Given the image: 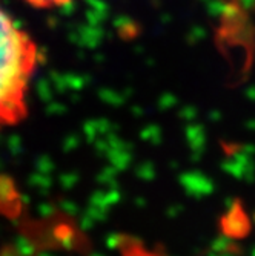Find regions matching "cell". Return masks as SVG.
<instances>
[{
    "label": "cell",
    "instance_id": "cell-1",
    "mask_svg": "<svg viewBox=\"0 0 255 256\" xmlns=\"http://www.w3.org/2000/svg\"><path fill=\"white\" fill-rule=\"evenodd\" d=\"M36 68V43L0 5V129L17 124L27 115Z\"/></svg>",
    "mask_w": 255,
    "mask_h": 256
},
{
    "label": "cell",
    "instance_id": "cell-2",
    "mask_svg": "<svg viewBox=\"0 0 255 256\" xmlns=\"http://www.w3.org/2000/svg\"><path fill=\"white\" fill-rule=\"evenodd\" d=\"M252 222L240 200H234L220 218L221 235L229 241H238L250 234Z\"/></svg>",
    "mask_w": 255,
    "mask_h": 256
},
{
    "label": "cell",
    "instance_id": "cell-3",
    "mask_svg": "<svg viewBox=\"0 0 255 256\" xmlns=\"http://www.w3.org/2000/svg\"><path fill=\"white\" fill-rule=\"evenodd\" d=\"M20 198L11 178L0 175V214L5 216H14L19 214Z\"/></svg>",
    "mask_w": 255,
    "mask_h": 256
},
{
    "label": "cell",
    "instance_id": "cell-4",
    "mask_svg": "<svg viewBox=\"0 0 255 256\" xmlns=\"http://www.w3.org/2000/svg\"><path fill=\"white\" fill-rule=\"evenodd\" d=\"M122 247V252H123V256H161L152 250H148L146 247L140 246L137 241L128 238L125 244H120Z\"/></svg>",
    "mask_w": 255,
    "mask_h": 256
}]
</instances>
